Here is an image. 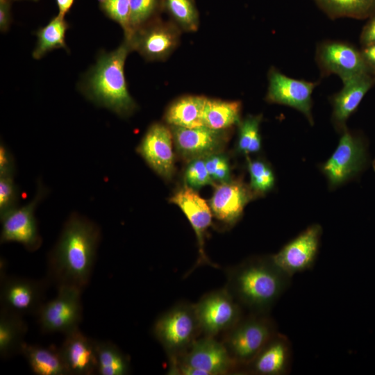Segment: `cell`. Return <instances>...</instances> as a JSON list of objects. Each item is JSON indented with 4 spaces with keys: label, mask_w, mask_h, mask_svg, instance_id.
<instances>
[{
    "label": "cell",
    "mask_w": 375,
    "mask_h": 375,
    "mask_svg": "<svg viewBox=\"0 0 375 375\" xmlns=\"http://www.w3.org/2000/svg\"><path fill=\"white\" fill-rule=\"evenodd\" d=\"M101 238V228L95 222L72 213L47 256L49 283L83 291L90 283Z\"/></svg>",
    "instance_id": "obj_1"
},
{
    "label": "cell",
    "mask_w": 375,
    "mask_h": 375,
    "mask_svg": "<svg viewBox=\"0 0 375 375\" xmlns=\"http://www.w3.org/2000/svg\"><path fill=\"white\" fill-rule=\"evenodd\" d=\"M225 288L250 312L269 313L289 288L292 278L272 255L249 258L226 271Z\"/></svg>",
    "instance_id": "obj_2"
},
{
    "label": "cell",
    "mask_w": 375,
    "mask_h": 375,
    "mask_svg": "<svg viewBox=\"0 0 375 375\" xmlns=\"http://www.w3.org/2000/svg\"><path fill=\"white\" fill-rule=\"evenodd\" d=\"M131 51L124 40L114 51L101 53L81 85L86 97L122 117L131 116L137 109L124 75L125 62Z\"/></svg>",
    "instance_id": "obj_3"
},
{
    "label": "cell",
    "mask_w": 375,
    "mask_h": 375,
    "mask_svg": "<svg viewBox=\"0 0 375 375\" xmlns=\"http://www.w3.org/2000/svg\"><path fill=\"white\" fill-rule=\"evenodd\" d=\"M277 332L276 322L269 313L250 312L224 333L222 342L239 372H243Z\"/></svg>",
    "instance_id": "obj_4"
},
{
    "label": "cell",
    "mask_w": 375,
    "mask_h": 375,
    "mask_svg": "<svg viewBox=\"0 0 375 375\" xmlns=\"http://www.w3.org/2000/svg\"><path fill=\"white\" fill-rule=\"evenodd\" d=\"M201 333L194 304L181 302L162 313L152 333L162 345L169 360L183 355Z\"/></svg>",
    "instance_id": "obj_5"
},
{
    "label": "cell",
    "mask_w": 375,
    "mask_h": 375,
    "mask_svg": "<svg viewBox=\"0 0 375 375\" xmlns=\"http://www.w3.org/2000/svg\"><path fill=\"white\" fill-rule=\"evenodd\" d=\"M169 362L170 374L223 375L239 372L222 341L211 336L198 338L186 352Z\"/></svg>",
    "instance_id": "obj_6"
},
{
    "label": "cell",
    "mask_w": 375,
    "mask_h": 375,
    "mask_svg": "<svg viewBox=\"0 0 375 375\" xmlns=\"http://www.w3.org/2000/svg\"><path fill=\"white\" fill-rule=\"evenodd\" d=\"M363 140L346 128L331 156L320 166L333 190L358 176L366 167L368 154Z\"/></svg>",
    "instance_id": "obj_7"
},
{
    "label": "cell",
    "mask_w": 375,
    "mask_h": 375,
    "mask_svg": "<svg viewBox=\"0 0 375 375\" xmlns=\"http://www.w3.org/2000/svg\"><path fill=\"white\" fill-rule=\"evenodd\" d=\"M81 293L74 287H58L56 297L44 302L36 314L41 331L65 335L78 329L83 319Z\"/></svg>",
    "instance_id": "obj_8"
},
{
    "label": "cell",
    "mask_w": 375,
    "mask_h": 375,
    "mask_svg": "<svg viewBox=\"0 0 375 375\" xmlns=\"http://www.w3.org/2000/svg\"><path fill=\"white\" fill-rule=\"evenodd\" d=\"M181 29L172 21L159 17L149 21L133 32L126 40L132 51H137L148 61H164L180 42Z\"/></svg>",
    "instance_id": "obj_9"
},
{
    "label": "cell",
    "mask_w": 375,
    "mask_h": 375,
    "mask_svg": "<svg viewBox=\"0 0 375 375\" xmlns=\"http://www.w3.org/2000/svg\"><path fill=\"white\" fill-rule=\"evenodd\" d=\"M47 193V188L41 181H38L37 190L33 199L1 218V244L17 242L31 252L37 251L41 247L42 240L35 212Z\"/></svg>",
    "instance_id": "obj_10"
},
{
    "label": "cell",
    "mask_w": 375,
    "mask_h": 375,
    "mask_svg": "<svg viewBox=\"0 0 375 375\" xmlns=\"http://www.w3.org/2000/svg\"><path fill=\"white\" fill-rule=\"evenodd\" d=\"M194 306L206 336L226 333L243 316L242 306L225 288L205 294Z\"/></svg>",
    "instance_id": "obj_11"
},
{
    "label": "cell",
    "mask_w": 375,
    "mask_h": 375,
    "mask_svg": "<svg viewBox=\"0 0 375 375\" xmlns=\"http://www.w3.org/2000/svg\"><path fill=\"white\" fill-rule=\"evenodd\" d=\"M50 285L45 278L35 280L6 276L1 273V308L24 316L36 315L44 303L45 292Z\"/></svg>",
    "instance_id": "obj_12"
},
{
    "label": "cell",
    "mask_w": 375,
    "mask_h": 375,
    "mask_svg": "<svg viewBox=\"0 0 375 375\" xmlns=\"http://www.w3.org/2000/svg\"><path fill=\"white\" fill-rule=\"evenodd\" d=\"M322 227L312 224L286 243L272 257L276 264L291 277L310 269L316 260Z\"/></svg>",
    "instance_id": "obj_13"
},
{
    "label": "cell",
    "mask_w": 375,
    "mask_h": 375,
    "mask_svg": "<svg viewBox=\"0 0 375 375\" xmlns=\"http://www.w3.org/2000/svg\"><path fill=\"white\" fill-rule=\"evenodd\" d=\"M268 83L267 102L294 108L313 125L312 94L317 83L290 78L274 67L268 72Z\"/></svg>",
    "instance_id": "obj_14"
},
{
    "label": "cell",
    "mask_w": 375,
    "mask_h": 375,
    "mask_svg": "<svg viewBox=\"0 0 375 375\" xmlns=\"http://www.w3.org/2000/svg\"><path fill=\"white\" fill-rule=\"evenodd\" d=\"M316 58L323 74H336L342 81L371 71L361 52L344 42L322 43L317 47Z\"/></svg>",
    "instance_id": "obj_15"
},
{
    "label": "cell",
    "mask_w": 375,
    "mask_h": 375,
    "mask_svg": "<svg viewBox=\"0 0 375 375\" xmlns=\"http://www.w3.org/2000/svg\"><path fill=\"white\" fill-rule=\"evenodd\" d=\"M173 143L170 127L156 122L149 127L137 147L147 164L165 180H169L174 173Z\"/></svg>",
    "instance_id": "obj_16"
},
{
    "label": "cell",
    "mask_w": 375,
    "mask_h": 375,
    "mask_svg": "<svg viewBox=\"0 0 375 375\" xmlns=\"http://www.w3.org/2000/svg\"><path fill=\"white\" fill-rule=\"evenodd\" d=\"M169 127L177 151L190 160L220 152L228 138L229 129L216 130L205 126L195 128Z\"/></svg>",
    "instance_id": "obj_17"
},
{
    "label": "cell",
    "mask_w": 375,
    "mask_h": 375,
    "mask_svg": "<svg viewBox=\"0 0 375 375\" xmlns=\"http://www.w3.org/2000/svg\"><path fill=\"white\" fill-rule=\"evenodd\" d=\"M256 195L240 181L224 182L216 186L209 206L216 219L232 226L242 217L246 205Z\"/></svg>",
    "instance_id": "obj_18"
},
{
    "label": "cell",
    "mask_w": 375,
    "mask_h": 375,
    "mask_svg": "<svg viewBox=\"0 0 375 375\" xmlns=\"http://www.w3.org/2000/svg\"><path fill=\"white\" fill-rule=\"evenodd\" d=\"M169 201L182 210L196 234L199 253L197 265L211 264L204 251V235L212 223V212L210 206L194 190L188 186L177 191Z\"/></svg>",
    "instance_id": "obj_19"
},
{
    "label": "cell",
    "mask_w": 375,
    "mask_h": 375,
    "mask_svg": "<svg viewBox=\"0 0 375 375\" xmlns=\"http://www.w3.org/2000/svg\"><path fill=\"white\" fill-rule=\"evenodd\" d=\"M65 336L59 351L69 375L97 374L96 340L79 328Z\"/></svg>",
    "instance_id": "obj_20"
},
{
    "label": "cell",
    "mask_w": 375,
    "mask_h": 375,
    "mask_svg": "<svg viewBox=\"0 0 375 375\" xmlns=\"http://www.w3.org/2000/svg\"><path fill=\"white\" fill-rule=\"evenodd\" d=\"M292 348L289 339L277 332L243 372L258 375H284L290 372Z\"/></svg>",
    "instance_id": "obj_21"
},
{
    "label": "cell",
    "mask_w": 375,
    "mask_h": 375,
    "mask_svg": "<svg viewBox=\"0 0 375 375\" xmlns=\"http://www.w3.org/2000/svg\"><path fill=\"white\" fill-rule=\"evenodd\" d=\"M342 88L332 98V122L342 133L346 122L355 112L364 96L372 87L374 79L369 74L355 76L342 81Z\"/></svg>",
    "instance_id": "obj_22"
},
{
    "label": "cell",
    "mask_w": 375,
    "mask_h": 375,
    "mask_svg": "<svg viewBox=\"0 0 375 375\" xmlns=\"http://www.w3.org/2000/svg\"><path fill=\"white\" fill-rule=\"evenodd\" d=\"M207 97L185 95L175 99L167 108L164 120L169 126L195 128L203 126V115Z\"/></svg>",
    "instance_id": "obj_23"
},
{
    "label": "cell",
    "mask_w": 375,
    "mask_h": 375,
    "mask_svg": "<svg viewBox=\"0 0 375 375\" xmlns=\"http://www.w3.org/2000/svg\"><path fill=\"white\" fill-rule=\"evenodd\" d=\"M20 354L37 375H69L59 348L44 347L38 344H23Z\"/></svg>",
    "instance_id": "obj_24"
},
{
    "label": "cell",
    "mask_w": 375,
    "mask_h": 375,
    "mask_svg": "<svg viewBox=\"0 0 375 375\" xmlns=\"http://www.w3.org/2000/svg\"><path fill=\"white\" fill-rule=\"evenodd\" d=\"M28 326L23 316L1 308L0 311V356L8 359L20 354L25 342Z\"/></svg>",
    "instance_id": "obj_25"
},
{
    "label": "cell",
    "mask_w": 375,
    "mask_h": 375,
    "mask_svg": "<svg viewBox=\"0 0 375 375\" xmlns=\"http://www.w3.org/2000/svg\"><path fill=\"white\" fill-rule=\"evenodd\" d=\"M242 103L239 101H223L207 98L203 126L216 130L229 129L241 122Z\"/></svg>",
    "instance_id": "obj_26"
},
{
    "label": "cell",
    "mask_w": 375,
    "mask_h": 375,
    "mask_svg": "<svg viewBox=\"0 0 375 375\" xmlns=\"http://www.w3.org/2000/svg\"><path fill=\"white\" fill-rule=\"evenodd\" d=\"M68 28L65 17L58 14L45 26L38 30L37 42L32 53L33 58L38 60L52 50L67 49L65 34Z\"/></svg>",
    "instance_id": "obj_27"
},
{
    "label": "cell",
    "mask_w": 375,
    "mask_h": 375,
    "mask_svg": "<svg viewBox=\"0 0 375 375\" xmlns=\"http://www.w3.org/2000/svg\"><path fill=\"white\" fill-rule=\"evenodd\" d=\"M97 374L126 375L130 372V360L119 348L109 341L96 340Z\"/></svg>",
    "instance_id": "obj_28"
},
{
    "label": "cell",
    "mask_w": 375,
    "mask_h": 375,
    "mask_svg": "<svg viewBox=\"0 0 375 375\" xmlns=\"http://www.w3.org/2000/svg\"><path fill=\"white\" fill-rule=\"evenodd\" d=\"M162 8L182 31L199 28V14L194 0H162Z\"/></svg>",
    "instance_id": "obj_29"
},
{
    "label": "cell",
    "mask_w": 375,
    "mask_h": 375,
    "mask_svg": "<svg viewBox=\"0 0 375 375\" xmlns=\"http://www.w3.org/2000/svg\"><path fill=\"white\" fill-rule=\"evenodd\" d=\"M262 115H248L238 126V151L244 155L255 153L261 149L260 125Z\"/></svg>",
    "instance_id": "obj_30"
},
{
    "label": "cell",
    "mask_w": 375,
    "mask_h": 375,
    "mask_svg": "<svg viewBox=\"0 0 375 375\" xmlns=\"http://www.w3.org/2000/svg\"><path fill=\"white\" fill-rule=\"evenodd\" d=\"M332 17H361L374 7L375 0H317Z\"/></svg>",
    "instance_id": "obj_31"
},
{
    "label": "cell",
    "mask_w": 375,
    "mask_h": 375,
    "mask_svg": "<svg viewBox=\"0 0 375 375\" xmlns=\"http://www.w3.org/2000/svg\"><path fill=\"white\" fill-rule=\"evenodd\" d=\"M247 167L250 176L249 187L256 196L264 194L274 188L275 175L265 160L248 158Z\"/></svg>",
    "instance_id": "obj_32"
},
{
    "label": "cell",
    "mask_w": 375,
    "mask_h": 375,
    "mask_svg": "<svg viewBox=\"0 0 375 375\" xmlns=\"http://www.w3.org/2000/svg\"><path fill=\"white\" fill-rule=\"evenodd\" d=\"M130 8L131 38L134 31L158 17L162 10V0H130Z\"/></svg>",
    "instance_id": "obj_33"
},
{
    "label": "cell",
    "mask_w": 375,
    "mask_h": 375,
    "mask_svg": "<svg viewBox=\"0 0 375 375\" xmlns=\"http://www.w3.org/2000/svg\"><path fill=\"white\" fill-rule=\"evenodd\" d=\"M103 12L112 20L117 22L123 29L124 39L131 35L130 0H99Z\"/></svg>",
    "instance_id": "obj_34"
},
{
    "label": "cell",
    "mask_w": 375,
    "mask_h": 375,
    "mask_svg": "<svg viewBox=\"0 0 375 375\" xmlns=\"http://www.w3.org/2000/svg\"><path fill=\"white\" fill-rule=\"evenodd\" d=\"M184 176L187 186L193 190L200 189L207 185H214L206 167L204 158L191 160Z\"/></svg>",
    "instance_id": "obj_35"
},
{
    "label": "cell",
    "mask_w": 375,
    "mask_h": 375,
    "mask_svg": "<svg viewBox=\"0 0 375 375\" xmlns=\"http://www.w3.org/2000/svg\"><path fill=\"white\" fill-rule=\"evenodd\" d=\"M19 190L14 176H0V218L17 208Z\"/></svg>",
    "instance_id": "obj_36"
},
{
    "label": "cell",
    "mask_w": 375,
    "mask_h": 375,
    "mask_svg": "<svg viewBox=\"0 0 375 375\" xmlns=\"http://www.w3.org/2000/svg\"><path fill=\"white\" fill-rule=\"evenodd\" d=\"M206 167L213 181L224 183L230 181V167L226 157L215 153L204 158Z\"/></svg>",
    "instance_id": "obj_37"
},
{
    "label": "cell",
    "mask_w": 375,
    "mask_h": 375,
    "mask_svg": "<svg viewBox=\"0 0 375 375\" xmlns=\"http://www.w3.org/2000/svg\"><path fill=\"white\" fill-rule=\"evenodd\" d=\"M15 164L12 154L3 143L0 144V176H14Z\"/></svg>",
    "instance_id": "obj_38"
},
{
    "label": "cell",
    "mask_w": 375,
    "mask_h": 375,
    "mask_svg": "<svg viewBox=\"0 0 375 375\" xmlns=\"http://www.w3.org/2000/svg\"><path fill=\"white\" fill-rule=\"evenodd\" d=\"M11 13L10 0H0V30L6 32L10 25Z\"/></svg>",
    "instance_id": "obj_39"
},
{
    "label": "cell",
    "mask_w": 375,
    "mask_h": 375,
    "mask_svg": "<svg viewBox=\"0 0 375 375\" xmlns=\"http://www.w3.org/2000/svg\"><path fill=\"white\" fill-rule=\"evenodd\" d=\"M360 41L365 47L375 43V16L367 23L362 30Z\"/></svg>",
    "instance_id": "obj_40"
},
{
    "label": "cell",
    "mask_w": 375,
    "mask_h": 375,
    "mask_svg": "<svg viewBox=\"0 0 375 375\" xmlns=\"http://www.w3.org/2000/svg\"><path fill=\"white\" fill-rule=\"evenodd\" d=\"M361 53L369 69L375 71V43L365 47Z\"/></svg>",
    "instance_id": "obj_41"
},
{
    "label": "cell",
    "mask_w": 375,
    "mask_h": 375,
    "mask_svg": "<svg viewBox=\"0 0 375 375\" xmlns=\"http://www.w3.org/2000/svg\"><path fill=\"white\" fill-rule=\"evenodd\" d=\"M58 8V14L65 17L70 10L74 0H56Z\"/></svg>",
    "instance_id": "obj_42"
},
{
    "label": "cell",
    "mask_w": 375,
    "mask_h": 375,
    "mask_svg": "<svg viewBox=\"0 0 375 375\" xmlns=\"http://www.w3.org/2000/svg\"><path fill=\"white\" fill-rule=\"evenodd\" d=\"M33 1H37V0H33Z\"/></svg>",
    "instance_id": "obj_43"
},
{
    "label": "cell",
    "mask_w": 375,
    "mask_h": 375,
    "mask_svg": "<svg viewBox=\"0 0 375 375\" xmlns=\"http://www.w3.org/2000/svg\"><path fill=\"white\" fill-rule=\"evenodd\" d=\"M375 166V165H374Z\"/></svg>",
    "instance_id": "obj_44"
}]
</instances>
